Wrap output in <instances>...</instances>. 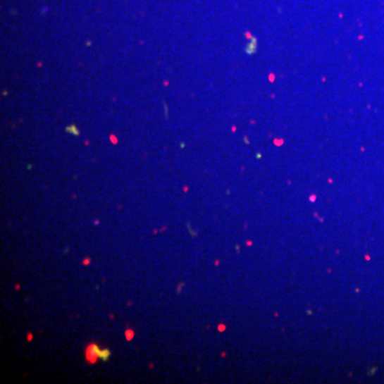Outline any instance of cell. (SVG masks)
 Returning <instances> with one entry per match:
<instances>
[{"mask_svg": "<svg viewBox=\"0 0 384 384\" xmlns=\"http://www.w3.org/2000/svg\"><path fill=\"white\" fill-rule=\"evenodd\" d=\"M110 358V352L108 349L101 350L99 352V359L103 361H107Z\"/></svg>", "mask_w": 384, "mask_h": 384, "instance_id": "7a4b0ae2", "label": "cell"}, {"mask_svg": "<svg viewBox=\"0 0 384 384\" xmlns=\"http://www.w3.org/2000/svg\"><path fill=\"white\" fill-rule=\"evenodd\" d=\"M99 352H101V350H99L97 345H91L90 347L87 350V359L91 363H94L97 359L99 358Z\"/></svg>", "mask_w": 384, "mask_h": 384, "instance_id": "6da1fadb", "label": "cell"}]
</instances>
